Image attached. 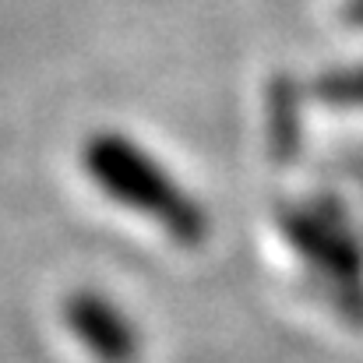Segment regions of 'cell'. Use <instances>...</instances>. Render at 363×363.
Wrapping results in <instances>:
<instances>
[{
    "label": "cell",
    "mask_w": 363,
    "mask_h": 363,
    "mask_svg": "<svg viewBox=\"0 0 363 363\" xmlns=\"http://www.w3.org/2000/svg\"><path fill=\"white\" fill-rule=\"evenodd\" d=\"M85 169L121 205L166 226L177 243H201L208 237V216L201 205L187 198L184 187L152 155L121 134H96L85 145Z\"/></svg>",
    "instance_id": "6da1fadb"
},
{
    "label": "cell",
    "mask_w": 363,
    "mask_h": 363,
    "mask_svg": "<svg viewBox=\"0 0 363 363\" xmlns=\"http://www.w3.org/2000/svg\"><path fill=\"white\" fill-rule=\"evenodd\" d=\"M286 237L300 254H307V261L325 275V282H332L328 289L335 293V300L346 307V314L353 321H360L363 311V275H360V250L350 237V226L342 219H332L328 212H311V208H296L282 216Z\"/></svg>",
    "instance_id": "7a4b0ae2"
},
{
    "label": "cell",
    "mask_w": 363,
    "mask_h": 363,
    "mask_svg": "<svg viewBox=\"0 0 363 363\" xmlns=\"http://www.w3.org/2000/svg\"><path fill=\"white\" fill-rule=\"evenodd\" d=\"M67 328L82 339V346L103 363H134L138 360V328L123 318V311L99 293H74L64 303Z\"/></svg>",
    "instance_id": "3957f363"
},
{
    "label": "cell",
    "mask_w": 363,
    "mask_h": 363,
    "mask_svg": "<svg viewBox=\"0 0 363 363\" xmlns=\"http://www.w3.org/2000/svg\"><path fill=\"white\" fill-rule=\"evenodd\" d=\"M321 96L332 99V103H350V106L363 103V71H342V74L325 78Z\"/></svg>",
    "instance_id": "277c9868"
}]
</instances>
